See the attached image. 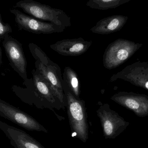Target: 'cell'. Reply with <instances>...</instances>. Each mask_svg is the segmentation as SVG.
<instances>
[{"label":"cell","mask_w":148,"mask_h":148,"mask_svg":"<svg viewBox=\"0 0 148 148\" xmlns=\"http://www.w3.org/2000/svg\"><path fill=\"white\" fill-rule=\"evenodd\" d=\"M97 112L105 139L116 138L130 125V123L112 110L108 104L101 105Z\"/></svg>","instance_id":"cell-5"},{"label":"cell","mask_w":148,"mask_h":148,"mask_svg":"<svg viewBox=\"0 0 148 148\" xmlns=\"http://www.w3.org/2000/svg\"><path fill=\"white\" fill-rule=\"evenodd\" d=\"M10 12L15 16V22L19 30L36 34H50L63 32L66 28L40 20L16 9H11Z\"/></svg>","instance_id":"cell-6"},{"label":"cell","mask_w":148,"mask_h":148,"mask_svg":"<svg viewBox=\"0 0 148 148\" xmlns=\"http://www.w3.org/2000/svg\"><path fill=\"white\" fill-rule=\"evenodd\" d=\"M2 43L12 68L24 81L27 79V61L22 44L9 35L5 37Z\"/></svg>","instance_id":"cell-8"},{"label":"cell","mask_w":148,"mask_h":148,"mask_svg":"<svg viewBox=\"0 0 148 148\" xmlns=\"http://www.w3.org/2000/svg\"><path fill=\"white\" fill-rule=\"evenodd\" d=\"M127 16L115 15L104 18L92 27V32L101 35H107L120 31L128 20Z\"/></svg>","instance_id":"cell-14"},{"label":"cell","mask_w":148,"mask_h":148,"mask_svg":"<svg viewBox=\"0 0 148 148\" xmlns=\"http://www.w3.org/2000/svg\"><path fill=\"white\" fill-rule=\"evenodd\" d=\"M62 85L67 103V115L72 136L86 143L89 138V125L85 102L74 97L63 82Z\"/></svg>","instance_id":"cell-2"},{"label":"cell","mask_w":148,"mask_h":148,"mask_svg":"<svg viewBox=\"0 0 148 148\" xmlns=\"http://www.w3.org/2000/svg\"><path fill=\"white\" fill-rule=\"evenodd\" d=\"M63 82L74 97L80 99L81 85L77 73L70 66H66L63 73Z\"/></svg>","instance_id":"cell-15"},{"label":"cell","mask_w":148,"mask_h":148,"mask_svg":"<svg viewBox=\"0 0 148 148\" xmlns=\"http://www.w3.org/2000/svg\"><path fill=\"white\" fill-rule=\"evenodd\" d=\"M0 129L14 148H46L26 132L0 121Z\"/></svg>","instance_id":"cell-12"},{"label":"cell","mask_w":148,"mask_h":148,"mask_svg":"<svg viewBox=\"0 0 148 148\" xmlns=\"http://www.w3.org/2000/svg\"><path fill=\"white\" fill-rule=\"evenodd\" d=\"M0 115L27 130L48 132L32 116L2 99H0Z\"/></svg>","instance_id":"cell-7"},{"label":"cell","mask_w":148,"mask_h":148,"mask_svg":"<svg viewBox=\"0 0 148 148\" xmlns=\"http://www.w3.org/2000/svg\"><path fill=\"white\" fill-rule=\"evenodd\" d=\"M29 50L35 60V69L43 76L65 107L67 106L63 87V76L58 65L53 62L37 45L30 43Z\"/></svg>","instance_id":"cell-1"},{"label":"cell","mask_w":148,"mask_h":148,"mask_svg":"<svg viewBox=\"0 0 148 148\" xmlns=\"http://www.w3.org/2000/svg\"><path fill=\"white\" fill-rule=\"evenodd\" d=\"M131 0H90L86 5L92 9L106 10L116 8L130 2Z\"/></svg>","instance_id":"cell-16"},{"label":"cell","mask_w":148,"mask_h":148,"mask_svg":"<svg viewBox=\"0 0 148 148\" xmlns=\"http://www.w3.org/2000/svg\"><path fill=\"white\" fill-rule=\"evenodd\" d=\"M120 79L148 91V62L137 61L113 74L110 82Z\"/></svg>","instance_id":"cell-9"},{"label":"cell","mask_w":148,"mask_h":148,"mask_svg":"<svg viewBox=\"0 0 148 148\" xmlns=\"http://www.w3.org/2000/svg\"><path fill=\"white\" fill-rule=\"evenodd\" d=\"M92 43V41H86L82 38L67 39L51 45L50 47L63 56L76 57L87 51Z\"/></svg>","instance_id":"cell-13"},{"label":"cell","mask_w":148,"mask_h":148,"mask_svg":"<svg viewBox=\"0 0 148 148\" xmlns=\"http://www.w3.org/2000/svg\"><path fill=\"white\" fill-rule=\"evenodd\" d=\"M116 103L133 112L139 117L148 116V96L130 92L120 91L111 97Z\"/></svg>","instance_id":"cell-11"},{"label":"cell","mask_w":148,"mask_h":148,"mask_svg":"<svg viewBox=\"0 0 148 148\" xmlns=\"http://www.w3.org/2000/svg\"><path fill=\"white\" fill-rule=\"evenodd\" d=\"M23 84L25 87L15 85L12 87L13 92L22 102L31 106H34L40 110L48 109L55 113V107L35 87L32 78L24 80Z\"/></svg>","instance_id":"cell-10"},{"label":"cell","mask_w":148,"mask_h":148,"mask_svg":"<svg viewBox=\"0 0 148 148\" xmlns=\"http://www.w3.org/2000/svg\"><path fill=\"white\" fill-rule=\"evenodd\" d=\"M14 8H21L26 14L42 21L66 28L71 25V18L63 10L33 0H21L16 3Z\"/></svg>","instance_id":"cell-3"},{"label":"cell","mask_w":148,"mask_h":148,"mask_svg":"<svg viewBox=\"0 0 148 148\" xmlns=\"http://www.w3.org/2000/svg\"><path fill=\"white\" fill-rule=\"evenodd\" d=\"M143 44L124 39L119 38L107 46L103 55V64L106 69L112 70L118 67L131 58Z\"/></svg>","instance_id":"cell-4"},{"label":"cell","mask_w":148,"mask_h":148,"mask_svg":"<svg viewBox=\"0 0 148 148\" xmlns=\"http://www.w3.org/2000/svg\"><path fill=\"white\" fill-rule=\"evenodd\" d=\"M12 32V27L8 23H5L2 20L1 14H0V38L3 40L6 36Z\"/></svg>","instance_id":"cell-17"}]
</instances>
